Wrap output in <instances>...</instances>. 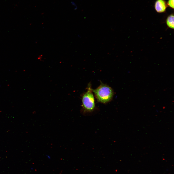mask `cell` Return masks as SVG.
I'll return each instance as SVG.
<instances>
[{
    "label": "cell",
    "mask_w": 174,
    "mask_h": 174,
    "mask_svg": "<svg viewBox=\"0 0 174 174\" xmlns=\"http://www.w3.org/2000/svg\"><path fill=\"white\" fill-rule=\"evenodd\" d=\"M92 91L94 93L98 101L103 103L110 102L114 95L113 91L111 87L101 82L97 88L92 89Z\"/></svg>",
    "instance_id": "6da1fadb"
},
{
    "label": "cell",
    "mask_w": 174,
    "mask_h": 174,
    "mask_svg": "<svg viewBox=\"0 0 174 174\" xmlns=\"http://www.w3.org/2000/svg\"><path fill=\"white\" fill-rule=\"evenodd\" d=\"M92 92L91 85L89 84L87 91L84 94L82 98L83 107L85 112H91L95 108V100Z\"/></svg>",
    "instance_id": "7a4b0ae2"
},
{
    "label": "cell",
    "mask_w": 174,
    "mask_h": 174,
    "mask_svg": "<svg viewBox=\"0 0 174 174\" xmlns=\"http://www.w3.org/2000/svg\"><path fill=\"white\" fill-rule=\"evenodd\" d=\"M154 6L155 10L159 13L164 12L167 7L166 2L164 0H157Z\"/></svg>",
    "instance_id": "3957f363"
},
{
    "label": "cell",
    "mask_w": 174,
    "mask_h": 174,
    "mask_svg": "<svg viewBox=\"0 0 174 174\" xmlns=\"http://www.w3.org/2000/svg\"><path fill=\"white\" fill-rule=\"evenodd\" d=\"M174 17L173 14H171L167 17L166 20L167 25L169 28L174 29Z\"/></svg>",
    "instance_id": "277c9868"
},
{
    "label": "cell",
    "mask_w": 174,
    "mask_h": 174,
    "mask_svg": "<svg viewBox=\"0 0 174 174\" xmlns=\"http://www.w3.org/2000/svg\"><path fill=\"white\" fill-rule=\"evenodd\" d=\"M167 4L170 7L174 8V0H168Z\"/></svg>",
    "instance_id": "5b68a950"
}]
</instances>
